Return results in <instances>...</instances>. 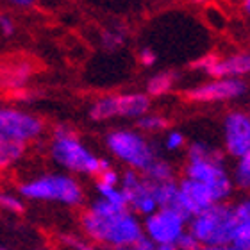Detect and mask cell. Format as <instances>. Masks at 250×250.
Here are the masks:
<instances>
[{
	"instance_id": "17",
	"label": "cell",
	"mask_w": 250,
	"mask_h": 250,
	"mask_svg": "<svg viewBox=\"0 0 250 250\" xmlns=\"http://www.w3.org/2000/svg\"><path fill=\"white\" fill-rule=\"evenodd\" d=\"M141 175L152 184L168 183V181H175V168H173L172 163L159 156L148 165V168Z\"/></svg>"
},
{
	"instance_id": "26",
	"label": "cell",
	"mask_w": 250,
	"mask_h": 250,
	"mask_svg": "<svg viewBox=\"0 0 250 250\" xmlns=\"http://www.w3.org/2000/svg\"><path fill=\"white\" fill-rule=\"evenodd\" d=\"M232 208H234L236 222L250 225V198H243L240 202H236Z\"/></svg>"
},
{
	"instance_id": "18",
	"label": "cell",
	"mask_w": 250,
	"mask_h": 250,
	"mask_svg": "<svg viewBox=\"0 0 250 250\" xmlns=\"http://www.w3.org/2000/svg\"><path fill=\"white\" fill-rule=\"evenodd\" d=\"M25 152L27 145L15 143V141H5L0 138V172L20 163L25 156Z\"/></svg>"
},
{
	"instance_id": "21",
	"label": "cell",
	"mask_w": 250,
	"mask_h": 250,
	"mask_svg": "<svg viewBox=\"0 0 250 250\" xmlns=\"http://www.w3.org/2000/svg\"><path fill=\"white\" fill-rule=\"evenodd\" d=\"M95 189L99 193L100 200H104V202L111 204L115 208L127 209V200H125V195L120 189V186H107V184L95 183Z\"/></svg>"
},
{
	"instance_id": "2",
	"label": "cell",
	"mask_w": 250,
	"mask_h": 250,
	"mask_svg": "<svg viewBox=\"0 0 250 250\" xmlns=\"http://www.w3.org/2000/svg\"><path fill=\"white\" fill-rule=\"evenodd\" d=\"M48 154L64 173L70 175H84V177H97L102 170L111 167V163L104 157L97 156L89 148L81 136L70 125L59 124L50 132L48 141Z\"/></svg>"
},
{
	"instance_id": "22",
	"label": "cell",
	"mask_w": 250,
	"mask_h": 250,
	"mask_svg": "<svg viewBox=\"0 0 250 250\" xmlns=\"http://www.w3.org/2000/svg\"><path fill=\"white\" fill-rule=\"evenodd\" d=\"M0 209L9 214H21L25 211V200L9 191H0Z\"/></svg>"
},
{
	"instance_id": "3",
	"label": "cell",
	"mask_w": 250,
	"mask_h": 250,
	"mask_svg": "<svg viewBox=\"0 0 250 250\" xmlns=\"http://www.w3.org/2000/svg\"><path fill=\"white\" fill-rule=\"evenodd\" d=\"M184 177L208 186L216 202H227L234 191L230 173L225 167V154L204 141H193L188 146Z\"/></svg>"
},
{
	"instance_id": "37",
	"label": "cell",
	"mask_w": 250,
	"mask_h": 250,
	"mask_svg": "<svg viewBox=\"0 0 250 250\" xmlns=\"http://www.w3.org/2000/svg\"><path fill=\"white\" fill-rule=\"evenodd\" d=\"M0 250H5V249H0Z\"/></svg>"
},
{
	"instance_id": "4",
	"label": "cell",
	"mask_w": 250,
	"mask_h": 250,
	"mask_svg": "<svg viewBox=\"0 0 250 250\" xmlns=\"http://www.w3.org/2000/svg\"><path fill=\"white\" fill-rule=\"evenodd\" d=\"M18 195L31 202H56L66 208H79L86 200L81 181L64 172L42 173L27 179L18 186Z\"/></svg>"
},
{
	"instance_id": "38",
	"label": "cell",
	"mask_w": 250,
	"mask_h": 250,
	"mask_svg": "<svg viewBox=\"0 0 250 250\" xmlns=\"http://www.w3.org/2000/svg\"><path fill=\"white\" fill-rule=\"evenodd\" d=\"M249 115H250V113H249Z\"/></svg>"
},
{
	"instance_id": "13",
	"label": "cell",
	"mask_w": 250,
	"mask_h": 250,
	"mask_svg": "<svg viewBox=\"0 0 250 250\" xmlns=\"http://www.w3.org/2000/svg\"><path fill=\"white\" fill-rule=\"evenodd\" d=\"M179 186V202H177V211L183 214L184 218L189 220L191 216L198 214L204 209L211 208L216 202L213 191L208 186L191 181V179L183 177L177 183Z\"/></svg>"
},
{
	"instance_id": "8",
	"label": "cell",
	"mask_w": 250,
	"mask_h": 250,
	"mask_svg": "<svg viewBox=\"0 0 250 250\" xmlns=\"http://www.w3.org/2000/svg\"><path fill=\"white\" fill-rule=\"evenodd\" d=\"M45 120L36 113H31L15 105H0V138L29 145L45 134Z\"/></svg>"
},
{
	"instance_id": "30",
	"label": "cell",
	"mask_w": 250,
	"mask_h": 250,
	"mask_svg": "<svg viewBox=\"0 0 250 250\" xmlns=\"http://www.w3.org/2000/svg\"><path fill=\"white\" fill-rule=\"evenodd\" d=\"M138 61L143 68H152L156 66L157 62V54L156 50L152 47H143L140 48V52H138Z\"/></svg>"
},
{
	"instance_id": "11",
	"label": "cell",
	"mask_w": 250,
	"mask_h": 250,
	"mask_svg": "<svg viewBox=\"0 0 250 250\" xmlns=\"http://www.w3.org/2000/svg\"><path fill=\"white\" fill-rule=\"evenodd\" d=\"M120 189L127 200V209L136 216H148L157 209L152 184L141 173L134 170H125L120 173Z\"/></svg>"
},
{
	"instance_id": "29",
	"label": "cell",
	"mask_w": 250,
	"mask_h": 250,
	"mask_svg": "<svg viewBox=\"0 0 250 250\" xmlns=\"http://www.w3.org/2000/svg\"><path fill=\"white\" fill-rule=\"evenodd\" d=\"M16 32L15 18L7 13H0V34L4 38H13Z\"/></svg>"
},
{
	"instance_id": "5",
	"label": "cell",
	"mask_w": 250,
	"mask_h": 250,
	"mask_svg": "<svg viewBox=\"0 0 250 250\" xmlns=\"http://www.w3.org/2000/svg\"><path fill=\"white\" fill-rule=\"evenodd\" d=\"M105 148L116 161L127 167V170H134L143 173L156 157H159L156 145L138 129H118L109 130L104 138Z\"/></svg>"
},
{
	"instance_id": "35",
	"label": "cell",
	"mask_w": 250,
	"mask_h": 250,
	"mask_svg": "<svg viewBox=\"0 0 250 250\" xmlns=\"http://www.w3.org/2000/svg\"><path fill=\"white\" fill-rule=\"evenodd\" d=\"M243 9H245V13L250 16V0H243Z\"/></svg>"
},
{
	"instance_id": "24",
	"label": "cell",
	"mask_w": 250,
	"mask_h": 250,
	"mask_svg": "<svg viewBox=\"0 0 250 250\" xmlns=\"http://www.w3.org/2000/svg\"><path fill=\"white\" fill-rule=\"evenodd\" d=\"M61 243L70 250H102L99 245H95L93 241L84 240V238H79V236L73 234L61 236Z\"/></svg>"
},
{
	"instance_id": "23",
	"label": "cell",
	"mask_w": 250,
	"mask_h": 250,
	"mask_svg": "<svg viewBox=\"0 0 250 250\" xmlns=\"http://www.w3.org/2000/svg\"><path fill=\"white\" fill-rule=\"evenodd\" d=\"M100 45L107 52H115L125 45V34L120 29H104L100 34Z\"/></svg>"
},
{
	"instance_id": "31",
	"label": "cell",
	"mask_w": 250,
	"mask_h": 250,
	"mask_svg": "<svg viewBox=\"0 0 250 250\" xmlns=\"http://www.w3.org/2000/svg\"><path fill=\"white\" fill-rule=\"evenodd\" d=\"M115 250H156V245L143 234V236H140L138 240L130 241V243H127V245L118 247V249H115Z\"/></svg>"
},
{
	"instance_id": "33",
	"label": "cell",
	"mask_w": 250,
	"mask_h": 250,
	"mask_svg": "<svg viewBox=\"0 0 250 250\" xmlns=\"http://www.w3.org/2000/svg\"><path fill=\"white\" fill-rule=\"evenodd\" d=\"M5 2H9L13 7H18V9H31L36 4V0H5Z\"/></svg>"
},
{
	"instance_id": "10",
	"label": "cell",
	"mask_w": 250,
	"mask_h": 250,
	"mask_svg": "<svg viewBox=\"0 0 250 250\" xmlns=\"http://www.w3.org/2000/svg\"><path fill=\"white\" fill-rule=\"evenodd\" d=\"M247 83L241 79H209L186 91V100L193 104H222L243 97Z\"/></svg>"
},
{
	"instance_id": "12",
	"label": "cell",
	"mask_w": 250,
	"mask_h": 250,
	"mask_svg": "<svg viewBox=\"0 0 250 250\" xmlns=\"http://www.w3.org/2000/svg\"><path fill=\"white\" fill-rule=\"evenodd\" d=\"M224 150L227 156L240 157L250 154V115L247 111L232 109L224 116L222 122Z\"/></svg>"
},
{
	"instance_id": "19",
	"label": "cell",
	"mask_w": 250,
	"mask_h": 250,
	"mask_svg": "<svg viewBox=\"0 0 250 250\" xmlns=\"http://www.w3.org/2000/svg\"><path fill=\"white\" fill-rule=\"evenodd\" d=\"M168 122L167 116L159 115V113H146L141 118L136 120V127L140 130L141 134H159V132H165L168 130Z\"/></svg>"
},
{
	"instance_id": "34",
	"label": "cell",
	"mask_w": 250,
	"mask_h": 250,
	"mask_svg": "<svg viewBox=\"0 0 250 250\" xmlns=\"http://www.w3.org/2000/svg\"><path fill=\"white\" fill-rule=\"evenodd\" d=\"M200 250H238L232 245H222V247H202Z\"/></svg>"
},
{
	"instance_id": "28",
	"label": "cell",
	"mask_w": 250,
	"mask_h": 250,
	"mask_svg": "<svg viewBox=\"0 0 250 250\" xmlns=\"http://www.w3.org/2000/svg\"><path fill=\"white\" fill-rule=\"evenodd\" d=\"M218 54H204V56H200V58H197L191 62V68L193 70H198V72L208 73L213 68L214 62L218 61Z\"/></svg>"
},
{
	"instance_id": "16",
	"label": "cell",
	"mask_w": 250,
	"mask_h": 250,
	"mask_svg": "<svg viewBox=\"0 0 250 250\" xmlns=\"http://www.w3.org/2000/svg\"><path fill=\"white\" fill-rule=\"evenodd\" d=\"M152 191H154L157 209H175L177 211V202H179L177 181L152 184Z\"/></svg>"
},
{
	"instance_id": "32",
	"label": "cell",
	"mask_w": 250,
	"mask_h": 250,
	"mask_svg": "<svg viewBox=\"0 0 250 250\" xmlns=\"http://www.w3.org/2000/svg\"><path fill=\"white\" fill-rule=\"evenodd\" d=\"M175 247H177V250H200L202 249V245L195 240V236H193L189 230H186V232L179 238Z\"/></svg>"
},
{
	"instance_id": "9",
	"label": "cell",
	"mask_w": 250,
	"mask_h": 250,
	"mask_svg": "<svg viewBox=\"0 0 250 250\" xmlns=\"http://www.w3.org/2000/svg\"><path fill=\"white\" fill-rule=\"evenodd\" d=\"M143 234L156 247L175 245L188 230V220L175 209H156L141 220Z\"/></svg>"
},
{
	"instance_id": "14",
	"label": "cell",
	"mask_w": 250,
	"mask_h": 250,
	"mask_svg": "<svg viewBox=\"0 0 250 250\" xmlns=\"http://www.w3.org/2000/svg\"><path fill=\"white\" fill-rule=\"evenodd\" d=\"M211 79H243L250 75V52H236L214 62L208 72Z\"/></svg>"
},
{
	"instance_id": "7",
	"label": "cell",
	"mask_w": 250,
	"mask_h": 250,
	"mask_svg": "<svg viewBox=\"0 0 250 250\" xmlns=\"http://www.w3.org/2000/svg\"><path fill=\"white\" fill-rule=\"evenodd\" d=\"M152 99L145 91H127V93H109L95 99L89 104L88 116L91 122L102 124L115 118L138 120L150 113Z\"/></svg>"
},
{
	"instance_id": "20",
	"label": "cell",
	"mask_w": 250,
	"mask_h": 250,
	"mask_svg": "<svg viewBox=\"0 0 250 250\" xmlns=\"http://www.w3.org/2000/svg\"><path fill=\"white\" fill-rule=\"evenodd\" d=\"M230 179H232L234 188L250 193V154L240 157L236 161V167L232 170V173H230Z\"/></svg>"
},
{
	"instance_id": "1",
	"label": "cell",
	"mask_w": 250,
	"mask_h": 250,
	"mask_svg": "<svg viewBox=\"0 0 250 250\" xmlns=\"http://www.w3.org/2000/svg\"><path fill=\"white\" fill-rule=\"evenodd\" d=\"M81 229L95 245L115 250L143 236L140 216L129 209L115 208L104 200H93L81 213Z\"/></svg>"
},
{
	"instance_id": "6",
	"label": "cell",
	"mask_w": 250,
	"mask_h": 250,
	"mask_svg": "<svg viewBox=\"0 0 250 250\" xmlns=\"http://www.w3.org/2000/svg\"><path fill=\"white\" fill-rule=\"evenodd\" d=\"M234 227V208L227 202L213 204L188 220V230L202 247L230 245Z\"/></svg>"
},
{
	"instance_id": "15",
	"label": "cell",
	"mask_w": 250,
	"mask_h": 250,
	"mask_svg": "<svg viewBox=\"0 0 250 250\" xmlns=\"http://www.w3.org/2000/svg\"><path fill=\"white\" fill-rule=\"evenodd\" d=\"M179 83V73L173 70H163L148 77L145 86V93L150 99H157V97H165V95L172 93L173 88Z\"/></svg>"
},
{
	"instance_id": "27",
	"label": "cell",
	"mask_w": 250,
	"mask_h": 250,
	"mask_svg": "<svg viewBox=\"0 0 250 250\" xmlns=\"http://www.w3.org/2000/svg\"><path fill=\"white\" fill-rule=\"evenodd\" d=\"M95 183L107 184V186H120V173L116 172L113 167H107L95 177Z\"/></svg>"
},
{
	"instance_id": "36",
	"label": "cell",
	"mask_w": 250,
	"mask_h": 250,
	"mask_svg": "<svg viewBox=\"0 0 250 250\" xmlns=\"http://www.w3.org/2000/svg\"><path fill=\"white\" fill-rule=\"evenodd\" d=\"M156 250H177L175 245H168V247H156Z\"/></svg>"
},
{
	"instance_id": "25",
	"label": "cell",
	"mask_w": 250,
	"mask_h": 250,
	"mask_svg": "<svg viewBox=\"0 0 250 250\" xmlns=\"http://www.w3.org/2000/svg\"><path fill=\"white\" fill-rule=\"evenodd\" d=\"M163 145L168 152H179L186 146V136L181 132V130H168L165 140H163Z\"/></svg>"
}]
</instances>
